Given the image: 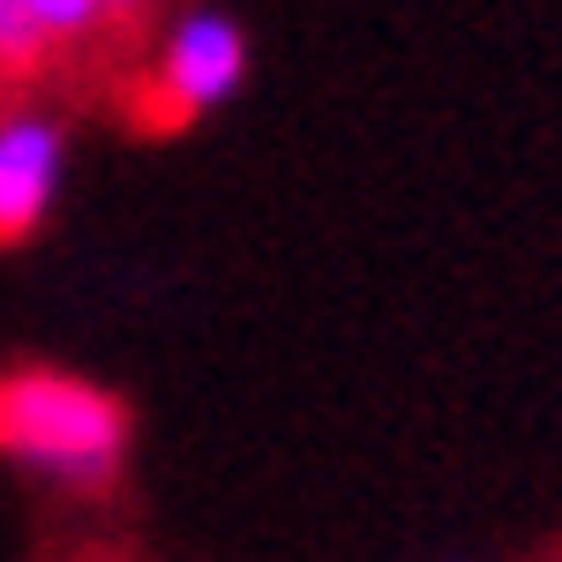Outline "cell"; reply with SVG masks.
<instances>
[{
    "mask_svg": "<svg viewBox=\"0 0 562 562\" xmlns=\"http://www.w3.org/2000/svg\"><path fill=\"white\" fill-rule=\"evenodd\" d=\"M60 158H68L60 121H45V113L0 121V248H23L45 225L60 195Z\"/></svg>",
    "mask_w": 562,
    "mask_h": 562,
    "instance_id": "3957f363",
    "label": "cell"
},
{
    "mask_svg": "<svg viewBox=\"0 0 562 562\" xmlns=\"http://www.w3.org/2000/svg\"><path fill=\"white\" fill-rule=\"evenodd\" d=\"M45 53H53V38L38 31V15L23 0H0V76L8 83H31L45 68Z\"/></svg>",
    "mask_w": 562,
    "mask_h": 562,
    "instance_id": "277c9868",
    "label": "cell"
},
{
    "mask_svg": "<svg viewBox=\"0 0 562 562\" xmlns=\"http://www.w3.org/2000/svg\"><path fill=\"white\" fill-rule=\"evenodd\" d=\"M121 450H128V405L113 390L53 368L0 375V458L45 473L53 487L98 495L121 473Z\"/></svg>",
    "mask_w": 562,
    "mask_h": 562,
    "instance_id": "6da1fadb",
    "label": "cell"
},
{
    "mask_svg": "<svg viewBox=\"0 0 562 562\" xmlns=\"http://www.w3.org/2000/svg\"><path fill=\"white\" fill-rule=\"evenodd\" d=\"M150 15V0H105V23H143Z\"/></svg>",
    "mask_w": 562,
    "mask_h": 562,
    "instance_id": "8992f818",
    "label": "cell"
},
{
    "mask_svg": "<svg viewBox=\"0 0 562 562\" xmlns=\"http://www.w3.org/2000/svg\"><path fill=\"white\" fill-rule=\"evenodd\" d=\"M248 83V31L217 8L180 15L166 53H158V76H150V105H143V128L180 135L195 113L225 105L233 90Z\"/></svg>",
    "mask_w": 562,
    "mask_h": 562,
    "instance_id": "7a4b0ae2",
    "label": "cell"
},
{
    "mask_svg": "<svg viewBox=\"0 0 562 562\" xmlns=\"http://www.w3.org/2000/svg\"><path fill=\"white\" fill-rule=\"evenodd\" d=\"M31 15H38V31L53 45H76V38H90L98 23H105V0H23Z\"/></svg>",
    "mask_w": 562,
    "mask_h": 562,
    "instance_id": "5b68a950",
    "label": "cell"
}]
</instances>
